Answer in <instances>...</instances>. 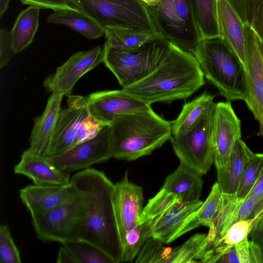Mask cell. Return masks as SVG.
<instances>
[{"mask_svg": "<svg viewBox=\"0 0 263 263\" xmlns=\"http://www.w3.org/2000/svg\"><path fill=\"white\" fill-rule=\"evenodd\" d=\"M192 53L204 77L228 101H245L248 92L246 69L220 36L202 39Z\"/></svg>", "mask_w": 263, "mask_h": 263, "instance_id": "4", "label": "cell"}, {"mask_svg": "<svg viewBox=\"0 0 263 263\" xmlns=\"http://www.w3.org/2000/svg\"><path fill=\"white\" fill-rule=\"evenodd\" d=\"M104 30V45L120 50L134 49L153 41L164 39L158 33H149L128 27L107 26Z\"/></svg>", "mask_w": 263, "mask_h": 263, "instance_id": "27", "label": "cell"}, {"mask_svg": "<svg viewBox=\"0 0 263 263\" xmlns=\"http://www.w3.org/2000/svg\"><path fill=\"white\" fill-rule=\"evenodd\" d=\"M77 195L71 183L55 186L29 185L19 192L20 199L31 216L67 203L74 199Z\"/></svg>", "mask_w": 263, "mask_h": 263, "instance_id": "18", "label": "cell"}, {"mask_svg": "<svg viewBox=\"0 0 263 263\" xmlns=\"http://www.w3.org/2000/svg\"><path fill=\"white\" fill-rule=\"evenodd\" d=\"M253 154L241 138L237 140L227 166L217 171V182L222 193H236L244 169Z\"/></svg>", "mask_w": 263, "mask_h": 263, "instance_id": "24", "label": "cell"}, {"mask_svg": "<svg viewBox=\"0 0 263 263\" xmlns=\"http://www.w3.org/2000/svg\"><path fill=\"white\" fill-rule=\"evenodd\" d=\"M262 45H263V42H262Z\"/></svg>", "mask_w": 263, "mask_h": 263, "instance_id": "49", "label": "cell"}, {"mask_svg": "<svg viewBox=\"0 0 263 263\" xmlns=\"http://www.w3.org/2000/svg\"><path fill=\"white\" fill-rule=\"evenodd\" d=\"M215 104L214 97L207 92L185 103L178 117L171 122L172 135L182 134L191 129L214 108Z\"/></svg>", "mask_w": 263, "mask_h": 263, "instance_id": "26", "label": "cell"}, {"mask_svg": "<svg viewBox=\"0 0 263 263\" xmlns=\"http://www.w3.org/2000/svg\"><path fill=\"white\" fill-rule=\"evenodd\" d=\"M178 199L175 195L161 188L155 196L148 200L146 205L143 208L139 217V223L154 219L159 217Z\"/></svg>", "mask_w": 263, "mask_h": 263, "instance_id": "33", "label": "cell"}, {"mask_svg": "<svg viewBox=\"0 0 263 263\" xmlns=\"http://www.w3.org/2000/svg\"><path fill=\"white\" fill-rule=\"evenodd\" d=\"M10 0H0V17L3 16L8 7Z\"/></svg>", "mask_w": 263, "mask_h": 263, "instance_id": "47", "label": "cell"}, {"mask_svg": "<svg viewBox=\"0 0 263 263\" xmlns=\"http://www.w3.org/2000/svg\"><path fill=\"white\" fill-rule=\"evenodd\" d=\"M85 99L90 114L106 125L123 115L152 108L123 89L95 92Z\"/></svg>", "mask_w": 263, "mask_h": 263, "instance_id": "15", "label": "cell"}, {"mask_svg": "<svg viewBox=\"0 0 263 263\" xmlns=\"http://www.w3.org/2000/svg\"><path fill=\"white\" fill-rule=\"evenodd\" d=\"M206 234H196L182 245L173 249L165 248L162 263L195 262L200 260L205 250Z\"/></svg>", "mask_w": 263, "mask_h": 263, "instance_id": "29", "label": "cell"}, {"mask_svg": "<svg viewBox=\"0 0 263 263\" xmlns=\"http://www.w3.org/2000/svg\"><path fill=\"white\" fill-rule=\"evenodd\" d=\"M197 24L202 39L220 36L217 21V0H193Z\"/></svg>", "mask_w": 263, "mask_h": 263, "instance_id": "30", "label": "cell"}, {"mask_svg": "<svg viewBox=\"0 0 263 263\" xmlns=\"http://www.w3.org/2000/svg\"><path fill=\"white\" fill-rule=\"evenodd\" d=\"M74 9L107 26L131 28L158 33L147 6L141 0H67Z\"/></svg>", "mask_w": 263, "mask_h": 263, "instance_id": "8", "label": "cell"}, {"mask_svg": "<svg viewBox=\"0 0 263 263\" xmlns=\"http://www.w3.org/2000/svg\"><path fill=\"white\" fill-rule=\"evenodd\" d=\"M241 138V122L229 101L216 103L213 118L214 164L216 170L224 168L234 145Z\"/></svg>", "mask_w": 263, "mask_h": 263, "instance_id": "14", "label": "cell"}, {"mask_svg": "<svg viewBox=\"0 0 263 263\" xmlns=\"http://www.w3.org/2000/svg\"><path fill=\"white\" fill-rule=\"evenodd\" d=\"M243 200V199L238 198L236 193L222 192L218 211L206 234L205 251L214 248L235 222Z\"/></svg>", "mask_w": 263, "mask_h": 263, "instance_id": "23", "label": "cell"}, {"mask_svg": "<svg viewBox=\"0 0 263 263\" xmlns=\"http://www.w3.org/2000/svg\"><path fill=\"white\" fill-rule=\"evenodd\" d=\"M217 21L220 37L233 50L246 69L244 24L228 0H217Z\"/></svg>", "mask_w": 263, "mask_h": 263, "instance_id": "20", "label": "cell"}, {"mask_svg": "<svg viewBox=\"0 0 263 263\" xmlns=\"http://www.w3.org/2000/svg\"><path fill=\"white\" fill-rule=\"evenodd\" d=\"M247 51V77L248 92L245 101L258 122L263 136V45L249 24H244Z\"/></svg>", "mask_w": 263, "mask_h": 263, "instance_id": "12", "label": "cell"}, {"mask_svg": "<svg viewBox=\"0 0 263 263\" xmlns=\"http://www.w3.org/2000/svg\"><path fill=\"white\" fill-rule=\"evenodd\" d=\"M204 78L193 53L170 42L165 57L153 72L122 89L151 105L188 98L204 85Z\"/></svg>", "mask_w": 263, "mask_h": 263, "instance_id": "2", "label": "cell"}, {"mask_svg": "<svg viewBox=\"0 0 263 263\" xmlns=\"http://www.w3.org/2000/svg\"><path fill=\"white\" fill-rule=\"evenodd\" d=\"M68 107L61 109L57 124L44 155L50 158L96 137L106 125L90 113L85 97H68Z\"/></svg>", "mask_w": 263, "mask_h": 263, "instance_id": "7", "label": "cell"}, {"mask_svg": "<svg viewBox=\"0 0 263 263\" xmlns=\"http://www.w3.org/2000/svg\"><path fill=\"white\" fill-rule=\"evenodd\" d=\"M41 8L29 6L17 16L10 31L12 44L15 53H18L32 42L39 26Z\"/></svg>", "mask_w": 263, "mask_h": 263, "instance_id": "28", "label": "cell"}, {"mask_svg": "<svg viewBox=\"0 0 263 263\" xmlns=\"http://www.w3.org/2000/svg\"><path fill=\"white\" fill-rule=\"evenodd\" d=\"M112 158L134 161L170 140L171 123L152 108L123 115L110 125Z\"/></svg>", "mask_w": 263, "mask_h": 263, "instance_id": "3", "label": "cell"}, {"mask_svg": "<svg viewBox=\"0 0 263 263\" xmlns=\"http://www.w3.org/2000/svg\"><path fill=\"white\" fill-rule=\"evenodd\" d=\"M163 242L152 237L145 243L137 256L136 262L161 263L165 247Z\"/></svg>", "mask_w": 263, "mask_h": 263, "instance_id": "38", "label": "cell"}, {"mask_svg": "<svg viewBox=\"0 0 263 263\" xmlns=\"http://www.w3.org/2000/svg\"><path fill=\"white\" fill-rule=\"evenodd\" d=\"M47 18V23L69 27L89 39L101 37L105 34L104 28L88 15L73 9L53 11Z\"/></svg>", "mask_w": 263, "mask_h": 263, "instance_id": "25", "label": "cell"}, {"mask_svg": "<svg viewBox=\"0 0 263 263\" xmlns=\"http://www.w3.org/2000/svg\"><path fill=\"white\" fill-rule=\"evenodd\" d=\"M103 60L104 48L100 46L87 51L77 52L45 79L43 86L49 92H58L68 97L71 95L78 80L103 63Z\"/></svg>", "mask_w": 263, "mask_h": 263, "instance_id": "13", "label": "cell"}, {"mask_svg": "<svg viewBox=\"0 0 263 263\" xmlns=\"http://www.w3.org/2000/svg\"><path fill=\"white\" fill-rule=\"evenodd\" d=\"M193 0H160L147 7L157 33L180 49L192 53L202 39Z\"/></svg>", "mask_w": 263, "mask_h": 263, "instance_id": "5", "label": "cell"}, {"mask_svg": "<svg viewBox=\"0 0 263 263\" xmlns=\"http://www.w3.org/2000/svg\"><path fill=\"white\" fill-rule=\"evenodd\" d=\"M170 42L160 39L132 50H120L104 45L103 63L121 86L127 87L153 72L165 57Z\"/></svg>", "mask_w": 263, "mask_h": 263, "instance_id": "6", "label": "cell"}, {"mask_svg": "<svg viewBox=\"0 0 263 263\" xmlns=\"http://www.w3.org/2000/svg\"><path fill=\"white\" fill-rule=\"evenodd\" d=\"M234 246L239 263H263L260 248L248 237Z\"/></svg>", "mask_w": 263, "mask_h": 263, "instance_id": "37", "label": "cell"}, {"mask_svg": "<svg viewBox=\"0 0 263 263\" xmlns=\"http://www.w3.org/2000/svg\"><path fill=\"white\" fill-rule=\"evenodd\" d=\"M15 54L11 39L10 32L5 29L0 30V68L6 66Z\"/></svg>", "mask_w": 263, "mask_h": 263, "instance_id": "40", "label": "cell"}, {"mask_svg": "<svg viewBox=\"0 0 263 263\" xmlns=\"http://www.w3.org/2000/svg\"><path fill=\"white\" fill-rule=\"evenodd\" d=\"M63 97L59 92H52L44 111L35 119L28 148L31 152L44 156L57 124Z\"/></svg>", "mask_w": 263, "mask_h": 263, "instance_id": "21", "label": "cell"}, {"mask_svg": "<svg viewBox=\"0 0 263 263\" xmlns=\"http://www.w3.org/2000/svg\"><path fill=\"white\" fill-rule=\"evenodd\" d=\"M222 192L217 182L212 186L209 195L197 210L196 216L199 226L209 228L218 211Z\"/></svg>", "mask_w": 263, "mask_h": 263, "instance_id": "35", "label": "cell"}, {"mask_svg": "<svg viewBox=\"0 0 263 263\" xmlns=\"http://www.w3.org/2000/svg\"><path fill=\"white\" fill-rule=\"evenodd\" d=\"M14 172L26 176L37 185H64L71 181L69 173L57 168L46 157L28 149L22 154L20 161L14 167Z\"/></svg>", "mask_w": 263, "mask_h": 263, "instance_id": "19", "label": "cell"}, {"mask_svg": "<svg viewBox=\"0 0 263 263\" xmlns=\"http://www.w3.org/2000/svg\"><path fill=\"white\" fill-rule=\"evenodd\" d=\"M203 175L180 163L175 171L166 177L162 188L174 194L181 201H197L200 200L201 194Z\"/></svg>", "mask_w": 263, "mask_h": 263, "instance_id": "22", "label": "cell"}, {"mask_svg": "<svg viewBox=\"0 0 263 263\" xmlns=\"http://www.w3.org/2000/svg\"><path fill=\"white\" fill-rule=\"evenodd\" d=\"M214 110L206 114L191 129L182 134L172 135L169 140L180 163L202 175L206 174L214 164Z\"/></svg>", "mask_w": 263, "mask_h": 263, "instance_id": "9", "label": "cell"}, {"mask_svg": "<svg viewBox=\"0 0 263 263\" xmlns=\"http://www.w3.org/2000/svg\"><path fill=\"white\" fill-rule=\"evenodd\" d=\"M112 158L110 126H105L95 137L80 143L63 153L46 158L57 168L69 173L80 171Z\"/></svg>", "mask_w": 263, "mask_h": 263, "instance_id": "11", "label": "cell"}, {"mask_svg": "<svg viewBox=\"0 0 263 263\" xmlns=\"http://www.w3.org/2000/svg\"><path fill=\"white\" fill-rule=\"evenodd\" d=\"M147 7L153 6L158 3L160 0H141Z\"/></svg>", "mask_w": 263, "mask_h": 263, "instance_id": "48", "label": "cell"}, {"mask_svg": "<svg viewBox=\"0 0 263 263\" xmlns=\"http://www.w3.org/2000/svg\"><path fill=\"white\" fill-rule=\"evenodd\" d=\"M62 245L70 251L78 263H114L104 251L89 242L76 239L67 241Z\"/></svg>", "mask_w": 263, "mask_h": 263, "instance_id": "32", "label": "cell"}, {"mask_svg": "<svg viewBox=\"0 0 263 263\" xmlns=\"http://www.w3.org/2000/svg\"><path fill=\"white\" fill-rule=\"evenodd\" d=\"M244 24L251 25L255 12L263 0H228Z\"/></svg>", "mask_w": 263, "mask_h": 263, "instance_id": "39", "label": "cell"}, {"mask_svg": "<svg viewBox=\"0 0 263 263\" xmlns=\"http://www.w3.org/2000/svg\"><path fill=\"white\" fill-rule=\"evenodd\" d=\"M57 262L58 263H78L72 253L63 245L59 250Z\"/></svg>", "mask_w": 263, "mask_h": 263, "instance_id": "44", "label": "cell"}, {"mask_svg": "<svg viewBox=\"0 0 263 263\" xmlns=\"http://www.w3.org/2000/svg\"><path fill=\"white\" fill-rule=\"evenodd\" d=\"M251 26L263 42V1L255 12Z\"/></svg>", "mask_w": 263, "mask_h": 263, "instance_id": "42", "label": "cell"}, {"mask_svg": "<svg viewBox=\"0 0 263 263\" xmlns=\"http://www.w3.org/2000/svg\"><path fill=\"white\" fill-rule=\"evenodd\" d=\"M249 235L251 236V240L259 247L263 255V216L255 223Z\"/></svg>", "mask_w": 263, "mask_h": 263, "instance_id": "43", "label": "cell"}, {"mask_svg": "<svg viewBox=\"0 0 263 263\" xmlns=\"http://www.w3.org/2000/svg\"><path fill=\"white\" fill-rule=\"evenodd\" d=\"M84 217L83 205L77 195L73 200L46 212L32 216L31 218L40 240L62 244L78 239Z\"/></svg>", "mask_w": 263, "mask_h": 263, "instance_id": "10", "label": "cell"}, {"mask_svg": "<svg viewBox=\"0 0 263 263\" xmlns=\"http://www.w3.org/2000/svg\"><path fill=\"white\" fill-rule=\"evenodd\" d=\"M218 263H239L235 246L230 248L217 260Z\"/></svg>", "mask_w": 263, "mask_h": 263, "instance_id": "45", "label": "cell"}, {"mask_svg": "<svg viewBox=\"0 0 263 263\" xmlns=\"http://www.w3.org/2000/svg\"><path fill=\"white\" fill-rule=\"evenodd\" d=\"M70 183L85 214L78 239L96 246L114 263L122 262L123 247L113 202L115 184L103 172L91 168L75 173Z\"/></svg>", "mask_w": 263, "mask_h": 263, "instance_id": "1", "label": "cell"}, {"mask_svg": "<svg viewBox=\"0 0 263 263\" xmlns=\"http://www.w3.org/2000/svg\"><path fill=\"white\" fill-rule=\"evenodd\" d=\"M203 201L189 202L178 199L163 214L156 218L152 237L170 243L199 226L196 212Z\"/></svg>", "mask_w": 263, "mask_h": 263, "instance_id": "16", "label": "cell"}, {"mask_svg": "<svg viewBox=\"0 0 263 263\" xmlns=\"http://www.w3.org/2000/svg\"><path fill=\"white\" fill-rule=\"evenodd\" d=\"M262 165L263 154L253 153L246 165L236 192L238 198L244 199L249 194L257 179Z\"/></svg>", "mask_w": 263, "mask_h": 263, "instance_id": "34", "label": "cell"}, {"mask_svg": "<svg viewBox=\"0 0 263 263\" xmlns=\"http://www.w3.org/2000/svg\"><path fill=\"white\" fill-rule=\"evenodd\" d=\"M24 4L37 6L41 9H49L52 10L58 9H73L67 0H20Z\"/></svg>", "mask_w": 263, "mask_h": 263, "instance_id": "41", "label": "cell"}, {"mask_svg": "<svg viewBox=\"0 0 263 263\" xmlns=\"http://www.w3.org/2000/svg\"><path fill=\"white\" fill-rule=\"evenodd\" d=\"M0 262L1 263H20V253L6 224L0 227Z\"/></svg>", "mask_w": 263, "mask_h": 263, "instance_id": "36", "label": "cell"}, {"mask_svg": "<svg viewBox=\"0 0 263 263\" xmlns=\"http://www.w3.org/2000/svg\"><path fill=\"white\" fill-rule=\"evenodd\" d=\"M156 218L139 223L125 235L123 247V262H133L142 248L153 236V226Z\"/></svg>", "mask_w": 263, "mask_h": 263, "instance_id": "31", "label": "cell"}, {"mask_svg": "<svg viewBox=\"0 0 263 263\" xmlns=\"http://www.w3.org/2000/svg\"><path fill=\"white\" fill-rule=\"evenodd\" d=\"M249 196L263 197V165L256 181L247 197Z\"/></svg>", "mask_w": 263, "mask_h": 263, "instance_id": "46", "label": "cell"}, {"mask_svg": "<svg viewBox=\"0 0 263 263\" xmlns=\"http://www.w3.org/2000/svg\"><path fill=\"white\" fill-rule=\"evenodd\" d=\"M113 202L122 241L125 234L139 223L144 202L142 187L129 181L127 172L115 184Z\"/></svg>", "mask_w": 263, "mask_h": 263, "instance_id": "17", "label": "cell"}]
</instances>
